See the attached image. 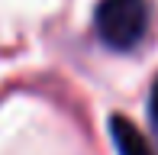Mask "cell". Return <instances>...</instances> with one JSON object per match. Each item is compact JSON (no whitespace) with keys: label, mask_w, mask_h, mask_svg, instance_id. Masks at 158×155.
<instances>
[{"label":"cell","mask_w":158,"mask_h":155,"mask_svg":"<svg viewBox=\"0 0 158 155\" xmlns=\"http://www.w3.org/2000/svg\"><path fill=\"white\" fill-rule=\"evenodd\" d=\"M94 26L110 48L126 52L139 45L148 29V3L145 0H100Z\"/></svg>","instance_id":"obj_1"},{"label":"cell","mask_w":158,"mask_h":155,"mask_svg":"<svg viewBox=\"0 0 158 155\" xmlns=\"http://www.w3.org/2000/svg\"><path fill=\"white\" fill-rule=\"evenodd\" d=\"M113 142H116L119 155H155V149L148 145V139L142 136L139 126H132L123 116H113Z\"/></svg>","instance_id":"obj_2"},{"label":"cell","mask_w":158,"mask_h":155,"mask_svg":"<svg viewBox=\"0 0 158 155\" xmlns=\"http://www.w3.org/2000/svg\"><path fill=\"white\" fill-rule=\"evenodd\" d=\"M152 119H155V126H158V81H155V87H152Z\"/></svg>","instance_id":"obj_3"}]
</instances>
